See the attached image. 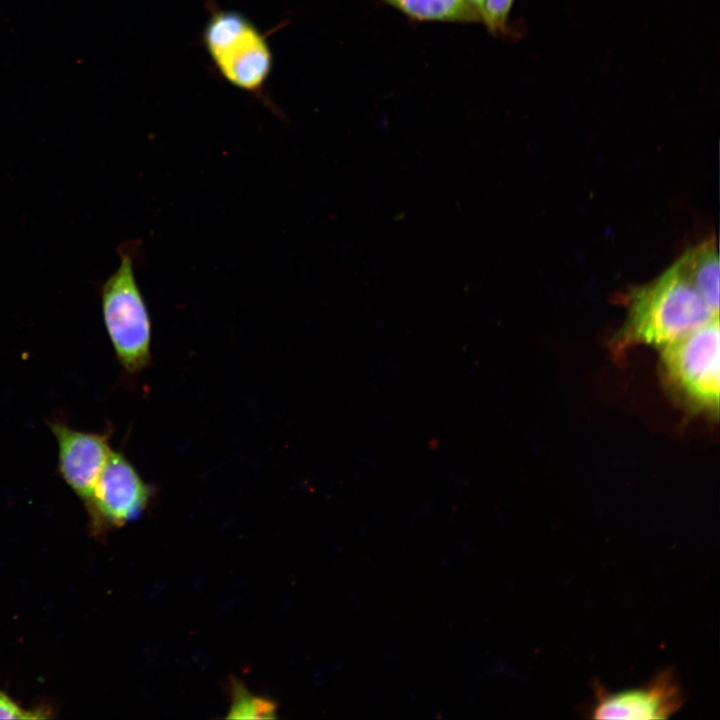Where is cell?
I'll return each mask as SVG.
<instances>
[{
    "label": "cell",
    "instance_id": "6da1fadb",
    "mask_svg": "<svg viewBox=\"0 0 720 720\" xmlns=\"http://www.w3.org/2000/svg\"><path fill=\"white\" fill-rule=\"evenodd\" d=\"M714 317L718 316L707 307L677 260L628 295V316L615 339V351L640 344L662 349Z\"/></svg>",
    "mask_w": 720,
    "mask_h": 720
},
{
    "label": "cell",
    "instance_id": "7a4b0ae2",
    "mask_svg": "<svg viewBox=\"0 0 720 720\" xmlns=\"http://www.w3.org/2000/svg\"><path fill=\"white\" fill-rule=\"evenodd\" d=\"M140 241L118 248L117 269L103 283L101 311L116 358L128 374H136L151 361V319L135 275Z\"/></svg>",
    "mask_w": 720,
    "mask_h": 720
},
{
    "label": "cell",
    "instance_id": "3957f363",
    "mask_svg": "<svg viewBox=\"0 0 720 720\" xmlns=\"http://www.w3.org/2000/svg\"><path fill=\"white\" fill-rule=\"evenodd\" d=\"M204 47L217 71L233 87L260 95L273 69L266 35L235 10L211 9L202 33Z\"/></svg>",
    "mask_w": 720,
    "mask_h": 720
},
{
    "label": "cell",
    "instance_id": "277c9868",
    "mask_svg": "<svg viewBox=\"0 0 720 720\" xmlns=\"http://www.w3.org/2000/svg\"><path fill=\"white\" fill-rule=\"evenodd\" d=\"M719 317L663 347L666 381L695 410L717 416L719 409Z\"/></svg>",
    "mask_w": 720,
    "mask_h": 720
},
{
    "label": "cell",
    "instance_id": "5b68a950",
    "mask_svg": "<svg viewBox=\"0 0 720 720\" xmlns=\"http://www.w3.org/2000/svg\"><path fill=\"white\" fill-rule=\"evenodd\" d=\"M150 488L121 453L112 450L86 506L95 531L138 518L148 505Z\"/></svg>",
    "mask_w": 720,
    "mask_h": 720
},
{
    "label": "cell",
    "instance_id": "8992f818",
    "mask_svg": "<svg viewBox=\"0 0 720 720\" xmlns=\"http://www.w3.org/2000/svg\"><path fill=\"white\" fill-rule=\"evenodd\" d=\"M47 423L58 446L57 472L86 507L112 451L109 438L74 429L57 418Z\"/></svg>",
    "mask_w": 720,
    "mask_h": 720
},
{
    "label": "cell",
    "instance_id": "52a82bcc",
    "mask_svg": "<svg viewBox=\"0 0 720 720\" xmlns=\"http://www.w3.org/2000/svg\"><path fill=\"white\" fill-rule=\"evenodd\" d=\"M683 703V691L668 668L635 689L611 693L597 684L590 712L594 719H667Z\"/></svg>",
    "mask_w": 720,
    "mask_h": 720
},
{
    "label": "cell",
    "instance_id": "ba28073f",
    "mask_svg": "<svg viewBox=\"0 0 720 720\" xmlns=\"http://www.w3.org/2000/svg\"><path fill=\"white\" fill-rule=\"evenodd\" d=\"M678 262L707 307L718 316L720 262L715 240H705L689 248Z\"/></svg>",
    "mask_w": 720,
    "mask_h": 720
},
{
    "label": "cell",
    "instance_id": "9c48e42d",
    "mask_svg": "<svg viewBox=\"0 0 720 720\" xmlns=\"http://www.w3.org/2000/svg\"><path fill=\"white\" fill-rule=\"evenodd\" d=\"M418 21L481 22L466 0H380Z\"/></svg>",
    "mask_w": 720,
    "mask_h": 720
},
{
    "label": "cell",
    "instance_id": "30bf717a",
    "mask_svg": "<svg viewBox=\"0 0 720 720\" xmlns=\"http://www.w3.org/2000/svg\"><path fill=\"white\" fill-rule=\"evenodd\" d=\"M232 688V702L228 718L270 719L276 717V706L273 702L251 694L238 681L233 682Z\"/></svg>",
    "mask_w": 720,
    "mask_h": 720
},
{
    "label": "cell",
    "instance_id": "8fae6325",
    "mask_svg": "<svg viewBox=\"0 0 720 720\" xmlns=\"http://www.w3.org/2000/svg\"><path fill=\"white\" fill-rule=\"evenodd\" d=\"M514 0H485L481 13V23L492 34H504L508 27V18Z\"/></svg>",
    "mask_w": 720,
    "mask_h": 720
},
{
    "label": "cell",
    "instance_id": "7c38bea8",
    "mask_svg": "<svg viewBox=\"0 0 720 720\" xmlns=\"http://www.w3.org/2000/svg\"><path fill=\"white\" fill-rule=\"evenodd\" d=\"M46 712L24 709L0 689V719H44L48 717Z\"/></svg>",
    "mask_w": 720,
    "mask_h": 720
},
{
    "label": "cell",
    "instance_id": "4fadbf2b",
    "mask_svg": "<svg viewBox=\"0 0 720 720\" xmlns=\"http://www.w3.org/2000/svg\"><path fill=\"white\" fill-rule=\"evenodd\" d=\"M472 9L479 15L481 21V13L485 0H466Z\"/></svg>",
    "mask_w": 720,
    "mask_h": 720
}]
</instances>
